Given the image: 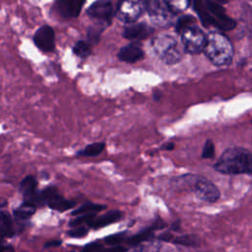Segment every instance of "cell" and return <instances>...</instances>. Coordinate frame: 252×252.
Listing matches in <instances>:
<instances>
[{"instance_id": "ac0fdd59", "label": "cell", "mask_w": 252, "mask_h": 252, "mask_svg": "<svg viewBox=\"0 0 252 252\" xmlns=\"http://www.w3.org/2000/svg\"><path fill=\"white\" fill-rule=\"evenodd\" d=\"M105 148V144L103 142L93 143L86 146L84 149L77 153L78 157H95L102 153Z\"/></svg>"}, {"instance_id": "4dcf8cb0", "label": "cell", "mask_w": 252, "mask_h": 252, "mask_svg": "<svg viewBox=\"0 0 252 252\" xmlns=\"http://www.w3.org/2000/svg\"><path fill=\"white\" fill-rule=\"evenodd\" d=\"M101 249V245L98 242H93L85 246L83 252H99Z\"/></svg>"}, {"instance_id": "9c48e42d", "label": "cell", "mask_w": 252, "mask_h": 252, "mask_svg": "<svg viewBox=\"0 0 252 252\" xmlns=\"http://www.w3.org/2000/svg\"><path fill=\"white\" fill-rule=\"evenodd\" d=\"M191 189L200 200L208 203L218 201L220 196L219 188L213 182L203 176L195 175Z\"/></svg>"}, {"instance_id": "8992f818", "label": "cell", "mask_w": 252, "mask_h": 252, "mask_svg": "<svg viewBox=\"0 0 252 252\" xmlns=\"http://www.w3.org/2000/svg\"><path fill=\"white\" fill-rule=\"evenodd\" d=\"M181 42L186 52L198 54L204 51L207 43V35L197 26H192L184 30L181 33Z\"/></svg>"}, {"instance_id": "5b68a950", "label": "cell", "mask_w": 252, "mask_h": 252, "mask_svg": "<svg viewBox=\"0 0 252 252\" xmlns=\"http://www.w3.org/2000/svg\"><path fill=\"white\" fill-rule=\"evenodd\" d=\"M143 6L146 9L150 20L160 28L169 27L172 24L173 14L170 12L166 1L148 0L143 1Z\"/></svg>"}, {"instance_id": "44dd1931", "label": "cell", "mask_w": 252, "mask_h": 252, "mask_svg": "<svg viewBox=\"0 0 252 252\" xmlns=\"http://www.w3.org/2000/svg\"><path fill=\"white\" fill-rule=\"evenodd\" d=\"M14 232V227H13V222L12 220L10 218V216L5 213L2 212L1 213V233H2V237H6V236H11Z\"/></svg>"}, {"instance_id": "7402d4cb", "label": "cell", "mask_w": 252, "mask_h": 252, "mask_svg": "<svg viewBox=\"0 0 252 252\" xmlns=\"http://www.w3.org/2000/svg\"><path fill=\"white\" fill-rule=\"evenodd\" d=\"M166 3L170 12L173 15L184 12L190 5V2L187 0H170V1H166Z\"/></svg>"}, {"instance_id": "7a4b0ae2", "label": "cell", "mask_w": 252, "mask_h": 252, "mask_svg": "<svg viewBox=\"0 0 252 252\" xmlns=\"http://www.w3.org/2000/svg\"><path fill=\"white\" fill-rule=\"evenodd\" d=\"M207 58L216 66L228 65L233 58V47L220 32H210L207 34V43L204 49Z\"/></svg>"}, {"instance_id": "d590c367", "label": "cell", "mask_w": 252, "mask_h": 252, "mask_svg": "<svg viewBox=\"0 0 252 252\" xmlns=\"http://www.w3.org/2000/svg\"><path fill=\"white\" fill-rule=\"evenodd\" d=\"M58 244H60V242H59V241H53V242H49V243H47V246H49V245H58Z\"/></svg>"}, {"instance_id": "603a6c76", "label": "cell", "mask_w": 252, "mask_h": 252, "mask_svg": "<svg viewBox=\"0 0 252 252\" xmlns=\"http://www.w3.org/2000/svg\"><path fill=\"white\" fill-rule=\"evenodd\" d=\"M195 23V18L190 16V15H184V16H181L176 24H175V31L179 33H181L184 30H186L187 28L189 27H192V26H195L194 25Z\"/></svg>"}, {"instance_id": "ba28073f", "label": "cell", "mask_w": 252, "mask_h": 252, "mask_svg": "<svg viewBox=\"0 0 252 252\" xmlns=\"http://www.w3.org/2000/svg\"><path fill=\"white\" fill-rule=\"evenodd\" d=\"M38 199L39 204H46L50 209L59 212L67 211L76 205L74 201L67 200L61 196L57 189L53 186L46 187L40 191L38 193Z\"/></svg>"}, {"instance_id": "f546056e", "label": "cell", "mask_w": 252, "mask_h": 252, "mask_svg": "<svg viewBox=\"0 0 252 252\" xmlns=\"http://www.w3.org/2000/svg\"><path fill=\"white\" fill-rule=\"evenodd\" d=\"M124 235H125V234H124L123 232H122V233L113 234V235H111V236L106 237L105 241H106L108 244H110V245H116V244L120 243V242L124 239Z\"/></svg>"}, {"instance_id": "f1b7e54d", "label": "cell", "mask_w": 252, "mask_h": 252, "mask_svg": "<svg viewBox=\"0 0 252 252\" xmlns=\"http://www.w3.org/2000/svg\"><path fill=\"white\" fill-rule=\"evenodd\" d=\"M88 233V228L86 226H76L69 231V235L73 237H82Z\"/></svg>"}, {"instance_id": "d4e9b609", "label": "cell", "mask_w": 252, "mask_h": 252, "mask_svg": "<svg viewBox=\"0 0 252 252\" xmlns=\"http://www.w3.org/2000/svg\"><path fill=\"white\" fill-rule=\"evenodd\" d=\"M138 246L141 252H158L160 248V242L158 240H152L143 244H139Z\"/></svg>"}, {"instance_id": "ffe728a7", "label": "cell", "mask_w": 252, "mask_h": 252, "mask_svg": "<svg viewBox=\"0 0 252 252\" xmlns=\"http://www.w3.org/2000/svg\"><path fill=\"white\" fill-rule=\"evenodd\" d=\"M73 52L82 58L88 57L92 52V47L89 41L86 40H78L73 46Z\"/></svg>"}, {"instance_id": "277c9868", "label": "cell", "mask_w": 252, "mask_h": 252, "mask_svg": "<svg viewBox=\"0 0 252 252\" xmlns=\"http://www.w3.org/2000/svg\"><path fill=\"white\" fill-rule=\"evenodd\" d=\"M151 46L156 55L165 64L178 63L183 56V47L179 41L170 34H159L151 41Z\"/></svg>"}, {"instance_id": "d6986e66", "label": "cell", "mask_w": 252, "mask_h": 252, "mask_svg": "<svg viewBox=\"0 0 252 252\" xmlns=\"http://www.w3.org/2000/svg\"><path fill=\"white\" fill-rule=\"evenodd\" d=\"M105 209V206L99 205V204H94V203H86L82 205L79 209L75 210L72 215L73 216H83V215H92L100 212L101 210Z\"/></svg>"}, {"instance_id": "4fadbf2b", "label": "cell", "mask_w": 252, "mask_h": 252, "mask_svg": "<svg viewBox=\"0 0 252 252\" xmlns=\"http://www.w3.org/2000/svg\"><path fill=\"white\" fill-rule=\"evenodd\" d=\"M154 32V29L145 23L132 24L123 29L122 35L126 39H145Z\"/></svg>"}, {"instance_id": "83f0119b", "label": "cell", "mask_w": 252, "mask_h": 252, "mask_svg": "<svg viewBox=\"0 0 252 252\" xmlns=\"http://www.w3.org/2000/svg\"><path fill=\"white\" fill-rule=\"evenodd\" d=\"M215 156V145L212 140H207L203 147L202 158H211Z\"/></svg>"}, {"instance_id": "6da1fadb", "label": "cell", "mask_w": 252, "mask_h": 252, "mask_svg": "<svg viewBox=\"0 0 252 252\" xmlns=\"http://www.w3.org/2000/svg\"><path fill=\"white\" fill-rule=\"evenodd\" d=\"M214 168L223 174H252V153L244 148L226 149Z\"/></svg>"}, {"instance_id": "484cf974", "label": "cell", "mask_w": 252, "mask_h": 252, "mask_svg": "<svg viewBox=\"0 0 252 252\" xmlns=\"http://www.w3.org/2000/svg\"><path fill=\"white\" fill-rule=\"evenodd\" d=\"M173 242H175L177 244L187 245V246H195V245L198 244L199 239L194 235H183V236L176 237L173 240Z\"/></svg>"}, {"instance_id": "836d02e7", "label": "cell", "mask_w": 252, "mask_h": 252, "mask_svg": "<svg viewBox=\"0 0 252 252\" xmlns=\"http://www.w3.org/2000/svg\"><path fill=\"white\" fill-rule=\"evenodd\" d=\"M1 252H14V248L11 245H3L1 248Z\"/></svg>"}, {"instance_id": "3957f363", "label": "cell", "mask_w": 252, "mask_h": 252, "mask_svg": "<svg viewBox=\"0 0 252 252\" xmlns=\"http://www.w3.org/2000/svg\"><path fill=\"white\" fill-rule=\"evenodd\" d=\"M193 5L204 25H211L223 31L231 30L235 27V22L225 14L222 6L218 2L195 1Z\"/></svg>"}, {"instance_id": "2e32d148", "label": "cell", "mask_w": 252, "mask_h": 252, "mask_svg": "<svg viewBox=\"0 0 252 252\" xmlns=\"http://www.w3.org/2000/svg\"><path fill=\"white\" fill-rule=\"evenodd\" d=\"M122 218V213L119 211H110L100 217L94 218L89 225L94 228H99L102 226H105L107 224H110L112 222H115L119 220Z\"/></svg>"}, {"instance_id": "e0dca14e", "label": "cell", "mask_w": 252, "mask_h": 252, "mask_svg": "<svg viewBox=\"0 0 252 252\" xmlns=\"http://www.w3.org/2000/svg\"><path fill=\"white\" fill-rule=\"evenodd\" d=\"M35 212V206L32 203L24 201L22 205H20L17 209L14 210V217L17 220H26L30 219Z\"/></svg>"}, {"instance_id": "7c38bea8", "label": "cell", "mask_w": 252, "mask_h": 252, "mask_svg": "<svg viewBox=\"0 0 252 252\" xmlns=\"http://www.w3.org/2000/svg\"><path fill=\"white\" fill-rule=\"evenodd\" d=\"M84 4L85 1L59 0L55 3V9L62 18H76L79 16Z\"/></svg>"}, {"instance_id": "52a82bcc", "label": "cell", "mask_w": 252, "mask_h": 252, "mask_svg": "<svg viewBox=\"0 0 252 252\" xmlns=\"http://www.w3.org/2000/svg\"><path fill=\"white\" fill-rule=\"evenodd\" d=\"M115 11L113 4L107 0L94 2L87 10V15L94 21V24L102 29L111 24Z\"/></svg>"}, {"instance_id": "4316f807", "label": "cell", "mask_w": 252, "mask_h": 252, "mask_svg": "<svg viewBox=\"0 0 252 252\" xmlns=\"http://www.w3.org/2000/svg\"><path fill=\"white\" fill-rule=\"evenodd\" d=\"M103 31L102 28L98 27V26H94V27H90L88 30V37H89V42L92 43H96L99 39L100 33Z\"/></svg>"}, {"instance_id": "5bb4252c", "label": "cell", "mask_w": 252, "mask_h": 252, "mask_svg": "<svg viewBox=\"0 0 252 252\" xmlns=\"http://www.w3.org/2000/svg\"><path fill=\"white\" fill-rule=\"evenodd\" d=\"M117 57L126 63H136L144 57V50L138 42H131L120 48Z\"/></svg>"}, {"instance_id": "e575fe53", "label": "cell", "mask_w": 252, "mask_h": 252, "mask_svg": "<svg viewBox=\"0 0 252 252\" xmlns=\"http://www.w3.org/2000/svg\"><path fill=\"white\" fill-rule=\"evenodd\" d=\"M123 252H141V250H140L139 246L136 245V246L133 247V248H130V249H128V250H124Z\"/></svg>"}, {"instance_id": "30bf717a", "label": "cell", "mask_w": 252, "mask_h": 252, "mask_svg": "<svg viewBox=\"0 0 252 252\" xmlns=\"http://www.w3.org/2000/svg\"><path fill=\"white\" fill-rule=\"evenodd\" d=\"M143 2L140 1H120L115 10L116 17L125 24H133L143 13Z\"/></svg>"}, {"instance_id": "d6a6232c", "label": "cell", "mask_w": 252, "mask_h": 252, "mask_svg": "<svg viewBox=\"0 0 252 252\" xmlns=\"http://www.w3.org/2000/svg\"><path fill=\"white\" fill-rule=\"evenodd\" d=\"M174 144L173 143H167V144H165V145H163V146H161V150H166V151H171V150H173L174 149Z\"/></svg>"}, {"instance_id": "cb8c5ba5", "label": "cell", "mask_w": 252, "mask_h": 252, "mask_svg": "<svg viewBox=\"0 0 252 252\" xmlns=\"http://www.w3.org/2000/svg\"><path fill=\"white\" fill-rule=\"evenodd\" d=\"M152 235H153V227L145 229L142 232L130 237L129 238V243L134 244V245H139L143 241H149V239L151 238Z\"/></svg>"}, {"instance_id": "8fae6325", "label": "cell", "mask_w": 252, "mask_h": 252, "mask_svg": "<svg viewBox=\"0 0 252 252\" xmlns=\"http://www.w3.org/2000/svg\"><path fill=\"white\" fill-rule=\"evenodd\" d=\"M33 42L43 52H50L55 46V34L53 29L48 25L39 27L33 34Z\"/></svg>"}, {"instance_id": "1f68e13d", "label": "cell", "mask_w": 252, "mask_h": 252, "mask_svg": "<svg viewBox=\"0 0 252 252\" xmlns=\"http://www.w3.org/2000/svg\"><path fill=\"white\" fill-rule=\"evenodd\" d=\"M125 249L122 247H110L106 249H101L99 252H123Z\"/></svg>"}, {"instance_id": "9a60e30c", "label": "cell", "mask_w": 252, "mask_h": 252, "mask_svg": "<svg viewBox=\"0 0 252 252\" xmlns=\"http://www.w3.org/2000/svg\"><path fill=\"white\" fill-rule=\"evenodd\" d=\"M36 186L37 181L32 175L26 176L20 184V189L25 197V201L32 203L34 206L38 205V193L36 192Z\"/></svg>"}]
</instances>
